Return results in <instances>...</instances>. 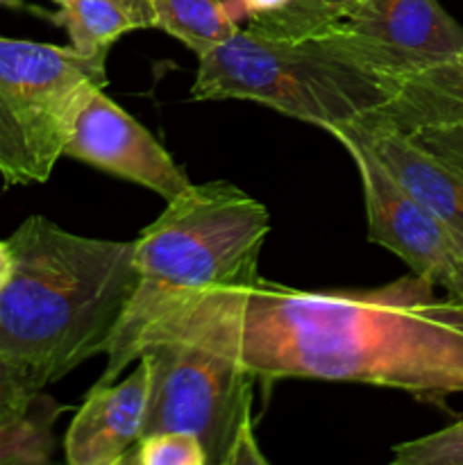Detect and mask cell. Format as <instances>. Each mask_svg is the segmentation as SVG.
<instances>
[{
  "mask_svg": "<svg viewBox=\"0 0 463 465\" xmlns=\"http://www.w3.org/2000/svg\"><path fill=\"white\" fill-rule=\"evenodd\" d=\"M440 289L445 291V295H448L452 302H457L458 307L463 309V243L458 245V252L457 257H454L452 268H449V275L445 277Z\"/></svg>",
  "mask_w": 463,
  "mask_h": 465,
  "instance_id": "cell-20",
  "label": "cell"
},
{
  "mask_svg": "<svg viewBox=\"0 0 463 465\" xmlns=\"http://www.w3.org/2000/svg\"><path fill=\"white\" fill-rule=\"evenodd\" d=\"M64 411V404L39 391L21 416L0 425V465L50 463L57 448L53 427Z\"/></svg>",
  "mask_w": 463,
  "mask_h": 465,
  "instance_id": "cell-15",
  "label": "cell"
},
{
  "mask_svg": "<svg viewBox=\"0 0 463 465\" xmlns=\"http://www.w3.org/2000/svg\"><path fill=\"white\" fill-rule=\"evenodd\" d=\"M166 336L234 354L257 380L384 386L443 409L463 395V309L416 272L320 293L259 277L159 327L143 348Z\"/></svg>",
  "mask_w": 463,
  "mask_h": 465,
  "instance_id": "cell-1",
  "label": "cell"
},
{
  "mask_svg": "<svg viewBox=\"0 0 463 465\" xmlns=\"http://www.w3.org/2000/svg\"><path fill=\"white\" fill-rule=\"evenodd\" d=\"M153 30L184 44L195 57L209 53L241 30L225 0H150Z\"/></svg>",
  "mask_w": 463,
  "mask_h": 465,
  "instance_id": "cell-14",
  "label": "cell"
},
{
  "mask_svg": "<svg viewBox=\"0 0 463 465\" xmlns=\"http://www.w3.org/2000/svg\"><path fill=\"white\" fill-rule=\"evenodd\" d=\"M268 232V209L232 182L191 184L168 200L162 216L134 241L136 284L98 384L116 381L136 363L159 327L216 295L254 284Z\"/></svg>",
  "mask_w": 463,
  "mask_h": 465,
  "instance_id": "cell-3",
  "label": "cell"
},
{
  "mask_svg": "<svg viewBox=\"0 0 463 465\" xmlns=\"http://www.w3.org/2000/svg\"><path fill=\"white\" fill-rule=\"evenodd\" d=\"M395 465H463V420L393 448Z\"/></svg>",
  "mask_w": 463,
  "mask_h": 465,
  "instance_id": "cell-17",
  "label": "cell"
},
{
  "mask_svg": "<svg viewBox=\"0 0 463 465\" xmlns=\"http://www.w3.org/2000/svg\"><path fill=\"white\" fill-rule=\"evenodd\" d=\"M123 463L134 465H207L202 440L191 431L163 430L143 434Z\"/></svg>",
  "mask_w": 463,
  "mask_h": 465,
  "instance_id": "cell-16",
  "label": "cell"
},
{
  "mask_svg": "<svg viewBox=\"0 0 463 465\" xmlns=\"http://www.w3.org/2000/svg\"><path fill=\"white\" fill-rule=\"evenodd\" d=\"M41 384L34 371L12 359L0 357V425L21 416L39 391Z\"/></svg>",
  "mask_w": 463,
  "mask_h": 465,
  "instance_id": "cell-18",
  "label": "cell"
},
{
  "mask_svg": "<svg viewBox=\"0 0 463 465\" xmlns=\"http://www.w3.org/2000/svg\"><path fill=\"white\" fill-rule=\"evenodd\" d=\"M107 54L0 36V177L44 184L64 157L77 116L104 89Z\"/></svg>",
  "mask_w": 463,
  "mask_h": 465,
  "instance_id": "cell-5",
  "label": "cell"
},
{
  "mask_svg": "<svg viewBox=\"0 0 463 465\" xmlns=\"http://www.w3.org/2000/svg\"><path fill=\"white\" fill-rule=\"evenodd\" d=\"M413 141L427 153L438 157L463 175V125L457 127H420L409 132Z\"/></svg>",
  "mask_w": 463,
  "mask_h": 465,
  "instance_id": "cell-19",
  "label": "cell"
},
{
  "mask_svg": "<svg viewBox=\"0 0 463 465\" xmlns=\"http://www.w3.org/2000/svg\"><path fill=\"white\" fill-rule=\"evenodd\" d=\"M193 100H250L331 130L381 107L390 82L359 62L330 30L298 39L241 27L198 57Z\"/></svg>",
  "mask_w": 463,
  "mask_h": 465,
  "instance_id": "cell-4",
  "label": "cell"
},
{
  "mask_svg": "<svg viewBox=\"0 0 463 465\" xmlns=\"http://www.w3.org/2000/svg\"><path fill=\"white\" fill-rule=\"evenodd\" d=\"M14 272V252L9 248L7 241H0V293L7 286V282L12 280Z\"/></svg>",
  "mask_w": 463,
  "mask_h": 465,
  "instance_id": "cell-21",
  "label": "cell"
},
{
  "mask_svg": "<svg viewBox=\"0 0 463 465\" xmlns=\"http://www.w3.org/2000/svg\"><path fill=\"white\" fill-rule=\"evenodd\" d=\"M348 132L370 148L381 166L422 204L429 209L449 234L463 243V175L427 153L409 134L363 114L352 123H343Z\"/></svg>",
  "mask_w": 463,
  "mask_h": 465,
  "instance_id": "cell-11",
  "label": "cell"
},
{
  "mask_svg": "<svg viewBox=\"0 0 463 465\" xmlns=\"http://www.w3.org/2000/svg\"><path fill=\"white\" fill-rule=\"evenodd\" d=\"M12 280L0 293V357L48 386L104 354L136 284L134 241H103L30 216L7 239Z\"/></svg>",
  "mask_w": 463,
  "mask_h": 465,
  "instance_id": "cell-2",
  "label": "cell"
},
{
  "mask_svg": "<svg viewBox=\"0 0 463 465\" xmlns=\"http://www.w3.org/2000/svg\"><path fill=\"white\" fill-rule=\"evenodd\" d=\"M64 157L134 182L166 203L193 184L153 132L113 103L104 89L95 91L77 116Z\"/></svg>",
  "mask_w": 463,
  "mask_h": 465,
  "instance_id": "cell-9",
  "label": "cell"
},
{
  "mask_svg": "<svg viewBox=\"0 0 463 465\" xmlns=\"http://www.w3.org/2000/svg\"><path fill=\"white\" fill-rule=\"evenodd\" d=\"M48 18L64 27L68 45L86 57L109 54L123 35L145 30L139 16L121 0H66Z\"/></svg>",
  "mask_w": 463,
  "mask_h": 465,
  "instance_id": "cell-13",
  "label": "cell"
},
{
  "mask_svg": "<svg viewBox=\"0 0 463 465\" xmlns=\"http://www.w3.org/2000/svg\"><path fill=\"white\" fill-rule=\"evenodd\" d=\"M330 32L389 82L463 50V25L438 0H359Z\"/></svg>",
  "mask_w": 463,
  "mask_h": 465,
  "instance_id": "cell-7",
  "label": "cell"
},
{
  "mask_svg": "<svg viewBox=\"0 0 463 465\" xmlns=\"http://www.w3.org/2000/svg\"><path fill=\"white\" fill-rule=\"evenodd\" d=\"M325 3H327V5H330V7H331V9H334V12H336V14H339V18H343V16H345V14H348V12H350V9H352V7H354V5H357V3H359V0H325Z\"/></svg>",
  "mask_w": 463,
  "mask_h": 465,
  "instance_id": "cell-23",
  "label": "cell"
},
{
  "mask_svg": "<svg viewBox=\"0 0 463 465\" xmlns=\"http://www.w3.org/2000/svg\"><path fill=\"white\" fill-rule=\"evenodd\" d=\"M0 5H12V7H21V0H0Z\"/></svg>",
  "mask_w": 463,
  "mask_h": 465,
  "instance_id": "cell-24",
  "label": "cell"
},
{
  "mask_svg": "<svg viewBox=\"0 0 463 465\" xmlns=\"http://www.w3.org/2000/svg\"><path fill=\"white\" fill-rule=\"evenodd\" d=\"M54 3L62 5L66 3V0H54ZM121 3H125L127 7L139 16V21L143 23L145 30H153V9H150V0H121Z\"/></svg>",
  "mask_w": 463,
  "mask_h": 465,
  "instance_id": "cell-22",
  "label": "cell"
},
{
  "mask_svg": "<svg viewBox=\"0 0 463 465\" xmlns=\"http://www.w3.org/2000/svg\"><path fill=\"white\" fill-rule=\"evenodd\" d=\"M330 132L350 153L363 189L368 218V239L398 254L411 272L438 289L449 275L458 243L448 227L422 207L370 153L361 139L345 127Z\"/></svg>",
  "mask_w": 463,
  "mask_h": 465,
  "instance_id": "cell-8",
  "label": "cell"
},
{
  "mask_svg": "<svg viewBox=\"0 0 463 465\" xmlns=\"http://www.w3.org/2000/svg\"><path fill=\"white\" fill-rule=\"evenodd\" d=\"M141 354L153 366L143 434L191 431L202 440L207 465L266 463L254 434L257 377L234 354L193 336L157 339Z\"/></svg>",
  "mask_w": 463,
  "mask_h": 465,
  "instance_id": "cell-6",
  "label": "cell"
},
{
  "mask_svg": "<svg viewBox=\"0 0 463 465\" xmlns=\"http://www.w3.org/2000/svg\"><path fill=\"white\" fill-rule=\"evenodd\" d=\"M368 116L404 134L420 127L463 125V50L390 80V98Z\"/></svg>",
  "mask_w": 463,
  "mask_h": 465,
  "instance_id": "cell-12",
  "label": "cell"
},
{
  "mask_svg": "<svg viewBox=\"0 0 463 465\" xmlns=\"http://www.w3.org/2000/svg\"><path fill=\"white\" fill-rule=\"evenodd\" d=\"M153 366L148 354L121 381L95 384L86 393L64 436V457L71 465H123L143 434Z\"/></svg>",
  "mask_w": 463,
  "mask_h": 465,
  "instance_id": "cell-10",
  "label": "cell"
}]
</instances>
